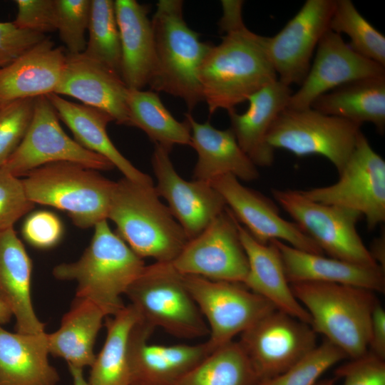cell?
<instances>
[{"instance_id":"38","label":"cell","mask_w":385,"mask_h":385,"mask_svg":"<svg viewBox=\"0 0 385 385\" xmlns=\"http://www.w3.org/2000/svg\"><path fill=\"white\" fill-rule=\"evenodd\" d=\"M36 98L0 103V168L24 139L31 123Z\"/></svg>"},{"instance_id":"1","label":"cell","mask_w":385,"mask_h":385,"mask_svg":"<svg viewBox=\"0 0 385 385\" xmlns=\"http://www.w3.org/2000/svg\"><path fill=\"white\" fill-rule=\"evenodd\" d=\"M241 0H222L221 41L212 46L199 71L202 100L210 114L227 112L265 86L277 80L266 50V36L249 30Z\"/></svg>"},{"instance_id":"16","label":"cell","mask_w":385,"mask_h":385,"mask_svg":"<svg viewBox=\"0 0 385 385\" xmlns=\"http://www.w3.org/2000/svg\"><path fill=\"white\" fill-rule=\"evenodd\" d=\"M210 183L237 220L257 241L267 244L277 240L304 252L324 255L295 222L281 216L274 202L261 192L245 186L232 175L217 177Z\"/></svg>"},{"instance_id":"35","label":"cell","mask_w":385,"mask_h":385,"mask_svg":"<svg viewBox=\"0 0 385 385\" xmlns=\"http://www.w3.org/2000/svg\"><path fill=\"white\" fill-rule=\"evenodd\" d=\"M88 31L83 53L121 77V46L114 1L91 0Z\"/></svg>"},{"instance_id":"9","label":"cell","mask_w":385,"mask_h":385,"mask_svg":"<svg viewBox=\"0 0 385 385\" xmlns=\"http://www.w3.org/2000/svg\"><path fill=\"white\" fill-rule=\"evenodd\" d=\"M361 126L311 107L286 108L272 124L267 140L274 150L284 149L298 157L322 155L339 174L354 148Z\"/></svg>"},{"instance_id":"43","label":"cell","mask_w":385,"mask_h":385,"mask_svg":"<svg viewBox=\"0 0 385 385\" xmlns=\"http://www.w3.org/2000/svg\"><path fill=\"white\" fill-rule=\"evenodd\" d=\"M334 373L337 378L344 379V385H385V360L368 351L339 366Z\"/></svg>"},{"instance_id":"5","label":"cell","mask_w":385,"mask_h":385,"mask_svg":"<svg viewBox=\"0 0 385 385\" xmlns=\"http://www.w3.org/2000/svg\"><path fill=\"white\" fill-rule=\"evenodd\" d=\"M311 318L310 326L351 359L369 351L375 292L350 285L315 282L290 284Z\"/></svg>"},{"instance_id":"18","label":"cell","mask_w":385,"mask_h":385,"mask_svg":"<svg viewBox=\"0 0 385 385\" xmlns=\"http://www.w3.org/2000/svg\"><path fill=\"white\" fill-rule=\"evenodd\" d=\"M385 76V66L354 51L342 35L329 29L316 48L309 71L287 108L311 107L320 96L351 81Z\"/></svg>"},{"instance_id":"11","label":"cell","mask_w":385,"mask_h":385,"mask_svg":"<svg viewBox=\"0 0 385 385\" xmlns=\"http://www.w3.org/2000/svg\"><path fill=\"white\" fill-rule=\"evenodd\" d=\"M184 280L207 323L209 339L206 342L211 352L277 309L241 283L194 275H184Z\"/></svg>"},{"instance_id":"19","label":"cell","mask_w":385,"mask_h":385,"mask_svg":"<svg viewBox=\"0 0 385 385\" xmlns=\"http://www.w3.org/2000/svg\"><path fill=\"white\" fill-rule=\"evenodd\" d=\"M128 88L120 75L83 53H66L64 70L53 93L79 100L108 114L117 124L130 126Z\"/></svg>"},{"instance_id":"33","label":"cell","mask_w":385,"mask_h":385,"mask_svg":"<svg viewBox=\"0 0 385 385\" xmlns=\"http://www.w3.org/2000/svg\"><path fill=\"white\" fill-rule=\"evenodd\" d=\"M127 103L130 126L142 130L155 144L172 150L174 145H191L190 126L177 120L152 91L128 88Z\"/></svg>"},{"instance_id":"24","label":"cell","mask_w":385,"mask_h":385,"mask_svg":"<svg viewBox=\"0 0 385 385\" xmlns=\"http://www.w3.org/2000/svg\"><path fill=\"white\" fill-rule=\"evenodd\" d=\"M277 247L289 284L300 282L336 283L374 292L385 291V270L296 249L283 242L271 240Z\"/></svg>"},{"instance_id":"37","label":"cell","mask_w":385,"mask_h":385,"mask_svg":"<svg viewBox=\"0 0 385 385\" xmlns=\"http://www.w3.org/2000/svg\"><path fill=\"white\" fill-rule=\"evenodd\" d=\"M346 358L342 350L325 340L282 374L257 385H315L327 369Z\"/></svg>"},{"instance_id":"39","label":"cell","mask_w":385,"mask_h":385,"mask_svg":"<svg viewBox=\"0 0 385 385\" xmlns=\"http://www.w3.org/2000/svg\"><path fill=\"white\" fill-rule=\"evenodd\" d=\"M56 31L66 45L68 53H83L86 46L91 0H55Z\"/></svg>"},{"instance_id":"45","label":"cell","mask_w":385,"mask_h":385,"mask_svg":"<svg viewBox=\"0 0 385 385\" xmlns=\"http://www.w3.org/2000/svg\"><path fill=\"white\" fill-rule=\"evenodd\" d=\"M369 351L385 360V311L379 302L371 314Z\"/></svg>"},{"instance_id":"4","label":"cell","mask_w":385,"mask_h":385,"mask_svg":"<svg viewBox=\"0 0 385 385\" xmlns=\"http://www.w3.org/2000/svg\"><path fill=\"white\" fill-rule=\"evenodd\" d=\"M108 219L117 234L142 259L173 262L188 239L153 184L123 177L115 182Z\"/></svg>"},{"instance_id":"46","label":"cell","mask_w":385,"mask_h":385,"mask_svg":"<svg viewBox=\"0 0 385 385\" xmlns=\"http://www.w3.org/2000/svg\"><path fill=\"white\" fill-rule=\"evenodd\" d=\"M384 236L376 238L369 249L374 261L384 270L385 269V241Z\"/></svg>"},{"instance_id":"31","label":"cell","mask_w":385,"mask_h":385,"mask_svg":"<svg viewBox=\"0 0 385 385\" xmlns=\"http://www.w3.org/2000/svg\"><path fill=\"white\" fill-rule=\"evenodd\" d=\"M311 108L326 115L361 125L372 123L385 130V76L359 79L342 85L320 96Z\"/></svg>"},{"instance_id":"36","label":"cell","mask_w":385,"mask_h":385,"mask_svg":"<svg viewBox=\"0 0 385 385\" xmlns=\"http://www.w3.org/2000/svg\"><path fill=\"white\" fill-rule=\"evenodd\" d=\"M329 29L350 38L348 44L359 55L385 66V36L356 9L350 0H334Z\"/></svg>"},{"instance_id":"7","label":"cell","mask_w":385,"mask_h":385,"mask_svg":"<svg viewBox=\"0 0 385 385\" xmlns=\"http://www.w3.org/2000/svg\"><path fill=\"white\" fill-rule=\"evenodd\" d=\"M125 295L141 319L175 337L197 339L209 329L188 289L184 275L172 262L145 265Z\"/></svg>"},{"instance_id":"20","label":"cell","mask_w":385,"mask_h":385,"mask_svg":"<svg viewBox=\"0 0 385 385\" xmlns=\"http://www.w3.org/2000/svg\"><path fill=\"white\" fill-rule=\"evenodd\" d=\"M155 328L140 320L131 338V385H175L211 351L207 342L161 345L148 340Z\"/></svg>"},{"instance_id":"40","label":"cell","mask_w":385,"mask_h":385,"mask_svg":"<svg viewBox=\"0 0 385 385\" xmlns=\"http://www.w3.org/2000/svg\"><path fill=\"white\" fill-rule=\"evenodd\" d=\"M34 205L26 195L22 180L0 168V229L14 227Z\"/></svg>"},{"instance_id":"29","label":"cell","mask_w":385,"mask_h":385,"mask_svg":"<svg viewBox=\"0 0 385 385\" xmlns=\"http://www.w3.org/2000/svg\"><path fill=\"white\" fill-rule=\"evenodd\" d=\"M47 334L12 333L0 324V385H56L48 361Z\"/></svg>"},{"instance_id":"22","label":"cell","mask_w":385,"mask_h":385,"mask_svg":"<svg viewBox=\"0 0 385 385\" xmlns=\"http://www.w3.org/2000/svg\"><path fill=\"white\" fill-rule=\"evenodd\" d=\"M66 53L48 37L0 68V103L53 93Z\"/></svg>"},{"instance_id":"30","label":"cell","mask_w":385,"mask_h":385,"mask_svg":"<svg viewBox=\"0 0 385 385\" xmlns=\"http://www.w3.org/2000/svg\"><path fill=\"white\" fill-rule=\"evenodd\" d=\"M106 317L95 303L76 297L59 329L47 334L49 354L63 359L68 366L83 369L91 366L96 356L93 352L96 339Z\"/></svg>"},{"instance_id":"25","label":"cell","mask_w":385,"mask_h":385,"mask_svg":"<svg viewBox=\"0 0 385 385\" xmlns=\"http://www.w3.org/2000/svg\"><path fill=\"white\" fill-rule=\"evenodd\" d=\"M237 227L249 264L242 284L277 310L310 325V316L292 291L276 245L272 241L267 244L257 241L239 222Z\"/></svg>"},{"instance_id":"17","label":"cell","mask_w":385,"mask_h":385,"mask_svg":"<svg viewBox=\"0 0 385 385\" xmlns=\"http://www.w3.org/2000/svg\"><path fill=\"white\" fill-rule=\"evenodd\" d=\"M171 150L155 145L151 163L156 178L155 190L168 202L171 214L188 240L197 236L227 207L210 182L183 179L170 157Z\"/></svg>"},{"instance_id":"44","label":"cell","mask_w":385,"mask_h":385,"mask_svg":"<svg viewBox=\"0 0 385 385\" xmlns=\"http://www.w3.org/2000/svg\"><path fill=\"white\" fill-rule=\"evenodd\" d=\"M46 38L45 34L19 29L13 22H0V68Z\"/></svg>"},{"instance_id":"48","label":"cell","mask_w":385,"mask_h":385,"mask_svg":"<svg viewBox=\"0 0 385 385\" xmlns=\"http://www.w3.org/2000/svg\"><path fill=\"white\" fill-rule=\"evenodd\" d=\"M12 316L10 309L0 299V324H4L9 322Z\"/></svg>"},{"instance_id":"13","label":"cell","mask_w":385,"mask_h":385,"mask_svg":"<svg viewBox=\"0 0 385 385\" xmlns=\"http://www.w3.org/2000/svg\"><path fill=\"white\" fill-rule=\"evenodd\" d=\"M316 342L309 324L275 309L242 332L238 342L259 384L284 372L312 350Z\"/></svg>"},{"instance_id":"10","label":"cell","mask_w":385,"mask_h":385,"mask_svg":"<svg viewBox=\"0 0 385 385\" xmlns=\"http://www.w3.org/2000/svg\"><path fill=\"white\" fill-rule=\"evenodd\" d=\"M334 184L300 190L309 199L358 212L371 230L385 221V161L361 131Z\"/></svg>"},{"instance_id":"28","label":"cell","mask_w":385,"mask_h":385,"mask_svg":"<svg viewBox=\"0 0 385 385\" xmlns=\"http://www.w3.org/2000/svg\"><path fill=\"white\" fill-rule=\"evenodd\" d=\"M58 117L71 130L75 140L86 149L108 160L125 178L153 184L152 178L135 168L117 149L107 133L108 124L113 121L106 113L98 109L67 101L61 96H46Z\"/></svg>"},{"instance_id":"21","label":"cell","mask_w":385,"mask_h":385,"mask_svg":"<svg viewBox=\"0 0 385 385\" xmlns=\"http://www.w3.org/2000/svg\"><path fill=\"white\" fill-rule=\"evenodd\" d=\"M292 93L290 86L277 80L248 98L245 113L227 112L239 145L257 167L274 163V149L268 144L267 135L277 116L287 108Z\"/></svg>"},{"instance_id":"12","label":"cell","mask_w":385,"mask_h":385,"mask_svg":"<svg viewBox=\"0 0 385 385\" xmlns=\"http://www.w3.org/2000/svg\"><path fill=\"white\" fill-rule=\"evenodd\" d=\"M58 119L46 96L36 98L29 128L19 147L1 168L17 177L56 162L74 163L95 170L115 168L108 160L70 138Z\"/></svg>"},{"instance_id":"8","label":"cell","mask_w":385,"mask_h":385,"mask_svg":"<svg viewBox=\"0 0 385 385\" xmlns=\"http://www.w3.org/2000/svg\"><path fill=\"white\" fill-rule=\"evenodd\" d=\"M278 205L330 257L369 267H380L356 230L362 217L356 211L314 202L300 190H272Z\"/></svg>"},{"instance_id":"34","label":"cell","mask_w":385,"mask_h":385,"mask_svg":"<svg viewBox=\"0 0 385 385\" xmlns=\"http://www.w3.org/2000/svg\"><path fill=\"white\" fill-rule=\"evenodd\" d=\"M250 361L238 342L210 352L175 385H257Z\"/></svg>"},{"instance_id":"32","label":"cell","mask_w":385,"mask_h":385,"mask_svg":"<svg viewBox=\"0 0 385 385\" xmlns=\"http://www.w3.org/2000/svg\"><path fill=\"white\" fill-rule=\"evenodd\" d=\"M106 318V338L88 381L90 385H131V338L141 317L130 304Z\"/></svg>"},{"instance_id":"23","label":"cell","mask_w":385,"mask_h":385,"mask_svg":"<svg viewBox=\"0 0 385 385\" xmlns=\"http://www.w3.org/2000/svg\"><path fill=\"white\" fill-rule=\"evenodd\" d=\"M185 118L190 126V146L197 155L193 180L210 182L225 175L245 182L259 178L257 166L242 150L230 128L220 130L208 121L199 123L190 113H185Z\"/></svg>"},{"instance_id":"3","label":"cell","mask_w":385,"mask_h":385,"mask_svg":"<svg viewBox=\"0 0 385 385\" xmlns=\"http://www.w3.org/2000/svg\"><path fill=\"white\" fill-rule=\"evenodd\" d=\"M151 24L155 68L149 86L181 98L190 111L203 101L199 71L212 44L188 26L182 0H159Z\"/></svg>"},{"instance_id":"15","label":"cell","mask_w":385,"mask_h":385,"mask_svg":"<svg viewBox=\"0 0 385 385\" xmlns=\"http://www.w3.org/2000/svg\"><path fill=\"white\" fill-rule=\"evenodd\" d=\"M334 6V0H307L277 34L266 36L267 53L278 81L288 86L302 84L329 29Z\"/></svg>"},{"instance_id":"14","label":"cell","mask_w":385,"mask_h":385,"mask_svg":"<svg viewBox=\"0 0 385 385\" xmlns=\"http://www.w3.org/2000/svg\"><path fill=\"white\" fill-rule=\"evenodd\" d=\"M237 224L226 207L202 232L186 242L173 265L183 275L243 284L249 264Z\"/></svg>"},{"instance_id":"41","label":"cell","mask_w":385,"mask_h":385,"mask_svg":"<svg viewBox=\"0 0 385 385\" xmlns=\"http://www.w3.org/2000/svg\"><path fill=\"white\" fill-rule=\"evenodd\" d=\"M13 23L19 29L45 34L56 31L55 0H16Z\"/></svg>"},{"instance_id":"27","label":"cell","mask_w":385,"mask_h":385,"mask_svg":"<svg viewBox=\"0 0 385 385\" xmlns=\"http://www.w3.org/2000/svg\"><path fill=\"white\" fill-rule=\"evenodd\" d=\"M121 46V78L130 89L142 90L151 81L155 44L149 9L135 0H115Z\"/></svg>"},{"instance_id":"42","label":"cell","mask_w":385,"mask_h":385,"mask_svg":"<svg viewBox=\"0 0 385 385\" xmlns=\"http://www.w3.org/2000/svg\"><path fill=\"white\" fill-rule=\"evenodd\" d=\"M63 232L61 220L49 211H36L29 215L22 225V235L31 245L39 249L54 247Z\"/></svg>"},{"instance_id":"2","label":"cell","mask_w":385,"mask_h":385,"mask_svg":"<svg viewBox=\"0 0 385 385\" xmlns=\"http://www.w3.org/2000/svg\"><path fill=\"white\" fill-rule=\"evenodd\" d=\"M88 247L76 262L53 270L60 280L78 284L76 297L88 299L112 316L125 305L121 296L140 275L145 263L125 241L112 231L107 220L97 223Z\"/></svg>"},{"instance_id":"6","label":"cell","mask_w":385,"mask_h":385,"mask_svg":"<svg viewBox=\"0 0 385 385\" xmlns=\"http://www.w3.org/2000/svg\"><path fill=\"white\" fill-rule=\"evenodd\" d=\"M22 180L29 199L66 212L76 226L94 227L108 220L115 182L71 162L37 168Z\"/></svg>"},{"instance_id":"47","label":"cell","mask_w":385,"mask_h":385,"mask_svg":"<svg viewBox=\"0 0 385 385\" xmlns=\"http://www.w3.org/2000/svg\"><path fill=\"white\" fill-rule=\"evenodd\" d=\"M73 385H90L84 377L83 369L73 366H68Z\"/></svg>"},{"instance_id":"26","label":"cell","mask_w":385,"mask_h":385,"mask_svg":"<svg viewBox=\"0 0 385 385\" xmlns=\"http://www.w3.org/2000/svg\"><path fill=\"white\" fill-rule=\"evenodd\" d=\"M32 262L14 227L0 229V299L16 320V332L38 334L45 324L31 301Z\"/></svg>"},{"instance_id":"49","label":"cell","mask_w":385,"mask_h":385,"mask_svg":"<svg viewBox=\"0 0 385 385\" xmlns=\"http://www.w3.org/2000/svg\"><path fill=\"white\" fill-rule=\"evenodd\" d=\"M315 385H335L334 379H323L322 381H318Z\"/></svg>"}]
</instances>
